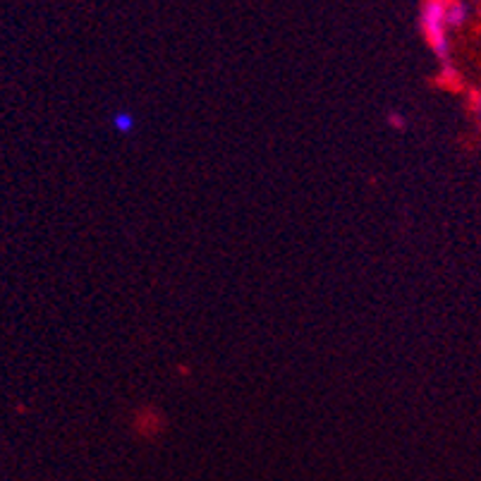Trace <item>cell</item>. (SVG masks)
<instances>
[{
  "label": "cell",
  "instance_id": "6da1fadb",
  "mask_svg": "<svg viewBox=\"0 0 481 481\" xmlns=\"http://www.w3.org/2000/svg\"><path fill=\"white\" fill-rule=\"evenodd\" d=\"M446 5H448V0H424L419 14L421 32L443 65H448L450 48H453L448 36V22H446Z\"/></svg>",
  "mask_w": 481,
  "mask_h": 481
},
{
  "label": "cell",
  "instance_id": "7a4b0ae2",
  "mask_svg": "<svg viewBox=\"0 0 481 481\" xmlns=\"http://www.w3.org/2000/svg\"><path fill=\"white\" fill-rule=\"evenodd\" d=\"M469 17V5L465 0H448L446 5V22H448V29H460Z\"/></svg>",
  "mask_w": 481,
  "mask_h": 481
},
{
  "label": "cell",
  "instance_id": "3957f363",
  "mask_svg": "<svg viewBox=\"0 0 481 481\" xmlns=\"http://www.w3.org/2000/svg\"><path fill=\"white\" fill-rule=\"evenodd\" d=\"M134 128H137V120H134V115L130 113V111H118V113L113 115L115 132L130 134V132H134Z\"/></svg>",
  "mask_w": 481,
  "mask_h": 481
},
{
  "label": "cell",
  "instance_id": "277c9868",
  "mask_svg": "<svg viewBox=\"0 0 481 481\" xmlns=\"http://www.w3.org/2000/svg\"><path fill=\"white\" fill-rule=\"evenodd\" d=\"M388 122H390V125H393V128H398V130H405V125H408V120H405V115L398 113V111L388 115Z\"/></svg>",
  "mask_w": 481,
  "mask_h": 481
},
{
  "label": "cell",
  "instance_id": "5b68a950",
  "mask_svg": "<svg viewBox=\"0 0 481 481\" xmlns=\"http://www.w3.org/2000/svg\"><path fill=\"white\" fill-rule=\"evenodd\" d=\"M475 108H476V118H479V122H481V96H479V99H476Z\"/></svg>",
  "mask_w": 481,
  "mask_h": 481
}]
</instances>
